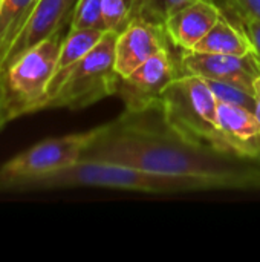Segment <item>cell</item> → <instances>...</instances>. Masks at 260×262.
Returning <instances> with one entry per match:
<instances>
[{
    "label": "cell",
    "instance_id": "ba28073f",
    "mask_svg": "<svg viewBox=\"0 0 260 262\" xmlns=\"http://www.w3.org/2000/svg\"><path fill=\"white\" fill-rule=\"evenodd\" d=\"M75 3L77 0H38L32 14L9 48L0 66V74H3L26 51L35 48L55 31L70 23Z\"/></svg>",
    "mask_w": 260,
    "mask_h": 262
},
{
    "label": "cell",
    "instance_id": "52a82bcc",
    "mask_svg": "<svg viewBox=\"0 0 260 262\" xmlns=\"http://www.w3.org/2000/svg\"><path fill=\"white\" fill-rule=\"evenodd\" d=\"M179 72L198 75L204 80L228 83L253 94L254 81L260 75V60L254 52L238 57L182 51L179 58Z\"/></svg>",
    "mask_w": 260,
    "mask_h": 262
},
{
    "label": "cell",
    "instance_id": "e0dca14e",
    "mask_svg": "<svg viewBox=\"0 0 260 262\" xmlns=\"http://www.w3.org/2000/svg\"><path fill=\"white\" fill-rule=\"evenodd\" d=\"M138 0H103L104 25L107 31H121L135 15Z\"/></svg>",
    "mask_w": 260,
    "mask_h": 262
},
{
    "label": "cell",
    "instance_id": "30bf717a",
    "mask_svg": "<svg viewBox=\"0 0 260 262\" xmlns=\"http://www.w3.org/2000/svg\"><path fill=\"white\" fill-rule=\"evenodd\" d=\"M164 31L143 18H132L121 31L115 41V68L121 77L129 75L150 57L166 46Z\"/></svg>",
    "mask_w": 260,
    "mask_h": 262
},
{
    "label": "cell",
    "instance_id": "2e32d148",
    "mask_svg": "<svg viewBox=\"0 0 260 262\" xmlns=\"http://www.w3.org/2000/svg\"><path fill=\"white\" fill-rule=\"evenodd\" d=\"M187 2H192V0H138L133 18L138 17L155 26L162 28V23L167 18V15ZM213 2L221 5L224 9L225 0H213Z\"/></svg>",
    "mask_w": 260,
    "mask_h": 262
},
{
    "label": "cell",
    "instance_id": "d6986e66",
    "mask_svg": "<svg viewBox=\"0 0 260 262\" xmlns=\"http://www.w3.org/2000/svg\"><path fill=\"white\" fill-rule=\"evenodd\" d=\"M224 12L234 20H260V0H225Z\"/></svg>",
    "mask_w": 260,
    "mask_h": 262
},
{
    "label": "cell",
    "instance_id": "277c9868",
    "mask_svg": "<svg viewBox=\"0 0 260 262\" xmlns=\"http://www.w3.org/2000/svg\"><path fill=\"white\" fill-rule=\"evenodd\" d=\"M64 26L49 38L20 55L2 75V86L12 118L41 111L46 91L54 77L63 40Z\"/></svg>",
    "mask_w": 260,
    "mask_h": 262
},
{
    "label": "cell",
    "instance_id": "7402d4cb",
    "mask_svg": "<svg viewBox=\"0 0 260 262\" xmlns=\"http://www.w3.org/2000/svg\"><path fill=\"white\" fill-rule=\"evenodd\" d=\"M0 3H2V0H0Z\"/></svg>",
    "mask_w": 260,
    "mask_h": 262
},
{
    "label": "cell",
    "instance_id": "ffe728a7",
    "mask_svg": "<svg viewBox=\"0 0 260 262\" xmlns=\"http://www.w3.org/2000/svg\"><path fill=\"white\" fill-rule=\"evenodd\" d=\"M241 23V26L244 28L251 46H253V52L254 55L260 60V20L254 18H244V20H236Z\"/></svg>",
    "mask_w": 260,
    "mask_h": 262
},
{
    "label": "cell",
    "instance_id": "6da1fadb",
    "mask_svg": "<svg viewBox=\"0 0 260 262\" xmlns=\"http://www.w3.org/2000/svg\"><path fill=\"white\" fill-rule=\"evenodd\" d=\"M81 160L106 161L149 172L195 177L221 189H260V161H250L193 144L173 134L161 120L149 123L144 114H123L84 150Z\"/></svg>",
    "mask_w": 260,
    "mask_h": 262
},
{
    "label": "cell",
    "instance_id": "4fadbf2b",
    "mask_svg": "<svg viewBox=\"0 0 260 262\" xmlns=\"http://www.w3.org/2000/svg\"><path fill=\"white\" fill-rule=\"evenodd\" d=\"M104 32L106 31H101V29H69L67 31V34L63 40L61 49H60L54 77L46 91L44 106H46L48 100L58 91V88L61 86V83H63L64 77L67 75V72L70 71V68L97 46V43L101 40Z\"/></svg>",
    "mask_w": 260,
    "mask_h": 262
},
{
    "label": "cell",
    "instance_id": "7c38bea8",
    "mask_svg": "<svg viewBox=\"0 0 260 262\" xmlns=\"http://www.w3.org/2000/svg\"><path fill=\"white\" fill-rule=\"evenodd\" d=\"M190 51L242 57L251 54L253 46L241 23L224 12L205 37Z\"/></svg>",
    "mask_w": 260,
    "mask_h": 262
},
{
    "label": "cell",
    "instance_id": "44dd1931",
    "mask_svg": "<svg viewBox=\"0 0 260 262\" xmlns=\"http://www.w3.org/2000/svg\"><path fill=\"white\" fill-rule=\"evenodd\" d=\"M253 97H254V114L257 115V118H259L260 121V75L254 81Z\"/></svg>",
    "mask_w": 260,
    "mask_h": 262
},
{
    "label": "cell",
    "instance_id": "5b68a950",
    "mask_svg": "<svg viewBox=\"0 0 260 262\" xmlns=\"http://www.w3.org/2000/svg\"><path fill=\"white\" fill-rule=\"evenodd\" d=\"M103 129L104 126H98L86 132L44 140L6 161L0 167V178H32L70 167L81 160L84 150L93 143Z\"/></svg>",
    "mask_w": 260,
    "mask_h": 262
},
{
    "label": "cell",
    "instance_id": "8992f818",
    "mask_svg": "<svg viewBox=\"0 0 260 262\" xmlns=\"http://www.w3.org/2000/svg\"><path fill=\"white\" fill-rule=\"evenodd\" d=\"M179 68L175 66L169 49L164 48L133 72L121 78L118 95L124 101L126 114H144L158 111L162 92L178 77Z\"/></svg>",
    "mask_w": 260,
    "mask_h": 262
},
{
    "label": "cell",
    "instance_id": "9a60e30c",
    "mask_svg": "<svg viewBox=\"0 0 260 262\" xmlns=\"http://www.w3.org/2000/svg\"><path fill=\"white\" fill-rule=\"evenodd\" d=\"M69 29H101L107 31L104 25L103 0H77Z\"/></svg>",
    "mask_w": 260,
    "mask_h": 262
},
{
    "label": "cell",
    "instance_id": "7a4b0ae2",
    "mask_svg": "<svg viewBox=\"0 0 260 262\" xmlns=\"http://www.w3.org/2000/svg\"><path fill=\"white\" fill-rule=\"evenodd\" d=\"M158 112L164 124L178 137L233 155L219 134L218 100L204 78L190 74L178 75L162 92Z\"/></svg>",
    "mask_w": 260,
    "mask_h": 262
},
{
    "label": "cell",
    "instance_id": "8fae6325",
    "mask_svg": "<svg viewBox=\"0 0 260 262\" xmlns=\"http://www.w3.org/2000/svg\"><path fill=\"white\" fill-rule=\"evenodd\" d=\"M218 126L230 154L260 161V121L254 111L218 101Z\"/></svg>",
    "mask_w": 260,
    "mask_h": 262
},
{
    "label": "cell",
    "instance_id": "5bb4252c",
    "mask_svg": "<svg viewBox=\"0 0 260 262\" xmlns=\"http://www.w3.org/2000/svg\"><path fill=\"white\" fill-rule=\"evenodd\" d=\"M38 0H2L0 3V66L15 37L32 14Z\"/></svg>",
    "mask_w": 260,
    "mask_h": 262
},
{
    "label": "cell",
    "instance_id": "9c48e42d",
    "mask_svg": "<svg viewBox=\"0 0 260 262\" xmlns=\"http://www.w3.org/2000/svg\"><path fill=\"white\" fill-rule=\"evenodd\" d=\"M222 14V6L213 0H192L167 15L162 31L175 46L190 51L205 37Z\"/></svg>",
    "mask_w": 260,
    "mask_h": 262
},
{
    "label": "cell",
    "instance_id": "3957f363",
    "mask_svg": "<svg viewBox=\"0 0 260 262\" xmlns=\"http://www.w3.org/2000/svg\"><path fill=\"white\" fill-rule=\"evenodd\" d=\"M118 31H106L97 46L75 63L44 109H83L118 94L121 75L115 68V41Z\"/></svg>",
    "mask_w": 260,
    "mask_h": 262
},
{
    "label": "cell",
    "instance_id": "ac0fdd59",
    "mask_svg": "<svg viewBox=\"0 0 260 262\" xmlns=\"http://www.w3.org/2000/svg\"><path fill=\"white\" fill-rule=\"evenodd\" d=\"M208 83V86L211 88L215 97L218 101H224V103H231V104H238V106H244L248 107L251 111H254V97L253 94L228 84V83H222V81H213V80H205Z\"/></svg>",
    "mask_w": 260,
    "mask_h": 262
}]
</instances>
